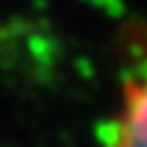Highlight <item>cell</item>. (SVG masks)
<instances>
[{"label": "cell", "mask_w": 147, "mask_h": 147, "mask_svg": "<svg viewBox=\"0 0 147 147\" xmlns=\"http://www.w3.org/2000/svg\"><path fill=\"white\" fill-rule=\"evenodd\" d=\"M111 147H147V63L125 84Z\"/></svg>", "instance_id": "6da1fadb"}]
</instances>
